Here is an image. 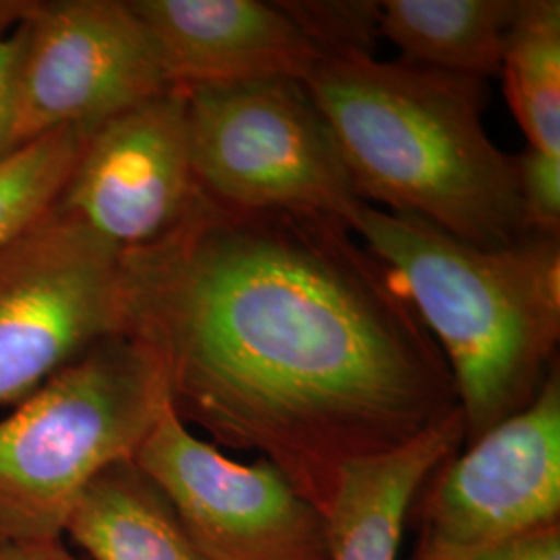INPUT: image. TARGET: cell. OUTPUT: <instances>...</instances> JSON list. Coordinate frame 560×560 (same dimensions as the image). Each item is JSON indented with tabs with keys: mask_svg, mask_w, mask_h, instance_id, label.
<instances>
[{
	"mask_svg": "<svg viewBox=\"0 0 560 560\" xmlns=\"http://www.w3.org/2000/svg\"><path fill=\"white\" fill-rule=\"evenodd\" d=\"M36 0H0V38L13 34Z\"/></svg>",
	"mask_w": 560,
	"mask_h": 560,
	"instance_id": "21",
	"label": "cell"
},
{
	"mask_svg": "<svg viewBox=\"0 0 560 560\" xmlns=\"http://www.w3.org/2000/svg\"><path fill=\"white\" fill-rule=\"evenodd\" d=\"M501 78L529 152L560 159V2L521 0Z\"/></svg>",
	"mask_w": 560,
	"mask_h": 560,
	"instance_id": "15",
	"label": "cell"
},
{
	"mask_svg": "<svg viewBox=\"0 0 560 560\" xmlns=\"http://www.w3.org/2000/svg\"><path fill=\"white\" fill-rule=\"evenodd\" d=\"M409 515V560H494L560 525L559 365L525 409L441 463Z\"/></svg>",
	"mask_w": 560,
	"mask_h": 560,
	"instance_id": "7",
	"label": "cell"
},
{
	"mask_svg": "<svg viewBox=\"0 0 560 560\" xmlns=\"http://www.w3.org/2000/svg\"><path fill=\"white\" fill-rule=\"evenodd\" d=\"M303 83L361 200L480 247L532 233L520 161L494 145L481 120L486 81L347 55L322 57Z\"/></svg>",
	"mask_w": 560,
	"mask_h": 560,
	"instance_id": "2",
	"label": "cell"
},
{
	"mask_svg": "<svg viewBox=\"0 0 560 560\" xmlns=\"http://www.w3.org/2000/svg\"><path fill=\"white\" fill-rule=\"evenodd\" d=\"M460 409L416 439L351 463L326 517V559L397 560L402 527L421 486L465 444Z\"/></svg>",
	"mask_w": 560,
	"mask_h": 560,
	"instance_id": "12",
	"label": "cell"
},
{
	"mask_svg": "<svg viewBox=\"0 0 560 560\" xmlns=\"http://www.w3.org/2000/svg\"><path fill=\"white\" fill-rule=\"evenodd\" d=\"M347 222L201 194L122 252L127 335L214 446L258 453L322 515L342 471L459 409L441 347Z\"/></svg>",
	"mask_w": 560,
	"mask_h": 560,
	"instance_id": "1",
	"label": "cell"
},
{
	"mask_svg": "<svg viewBox=\"0 0 560 560\" xmlns=\"http://www.w3.org/2000/svg\"><path fill=\"white\" fill-rule=\"evenodd\" d=\"M180 92L191 162L206 198L252 210L322 212L353 229L368 201L303 81H243Z\"/></svg>",
	"mask_w": 560,
	"mask_h": 560,
	"instance_id": "5",
	"label": "cell"
},
{
	"mask_svg": "<svg viewBox=\"0 0 560 560\" xmlns=\"http://www.w3.org/2000/svg\"><path fill=\"white\" fill-rule=\"evenodd\" d=\"M20 50L18 30L0 38V159L9 154V129H11V90L15 60Z\"/></svg>",
	"mask_w": 560,
	"mask_h": 560,
	"instance_id": "18",
	"label": "cell"
},
{
	"mask_svg": "<svg viewBox=\"0 0 560 560\" xmlns=\"http://www.w3.org/2000/svg\"><path fill=\"white\" fill-rule=\"evenodd\" d=\"M320 57L374 52L381 36V2L368 0H280Z\"/></svg>",
	"mask_w": 560,
	"mask_h": 560,
	"instance_id": "17",
	"label": "cell"
},
{
	"mask_svg": "<svg viewBox=\"0 0 560 560\" xmlns=\"http://www.w3.org/2000/svg\"><path fill=\"white\" fill-rule=\"evenodd\" d=\"M92 129H59L0 159V247L50 212Z\"/></svg>",
	"mask_w": 560,
	"mask_h": 560,
	"instance_id": "16",
	"label": "cell"
},
{
	"mask_svg": "<svg viewBox=\"0 0 560 560\" xmlns=\"http://www.w3.org/2000/svg\"><path fill=\"white\" fill-rule=\"evenodd\" d=\"M200 196L185 96L171 90L90 131L57 206L133 252L175 231Z\"/></svg>",
	"mask_w": 560,
	"mask_h": 560,
	"instance_id": "10",
	"label": "cell"
},
{
	"mask_svg": "<svg viewBox=\"0 0 560 560\" xmlns=\"http://www.w3.org/2000/svg\"><path fill=\"white\" fill-rule=\"evenodd\" d=\"M0 560H85L75 555L65 541L42 544V546H21V548H0Z\"/></svg>",
	"mask_w": 560,
	"mask_h": 560,
	"instance_id": "20",
	"label": "cell"
},
{
	"mask_svg": "<svg viewBox=\"0 0 560 560\" xmlns=\"http://www.w3.org/2000/svg\"><path fill=\"white\" fill-rule=\"evenodd\" d=\"M18 38L9 152L173 90L129 0H36Z\"/></svg>",
	"mask_w": 560,
	"mask_h": 560,
	"instance_id": "8",
	"label": "cell"
},
{
	"mask_svg": "<svg viewBox=\"0 0 560 560\" xmlns=\"http://www.w3.org/2000/svg\"><path fill=\"white\" fill-rule=\"evenodd\" d=\"M171 405L161 361L131 335L98 340L0 420V548L65 541L85 488L131 460Z\"/></svg>",
	"mask_w": 560,
	"mask_h": 560,
	"instance_id": "4",
	"label": "cell"
},
{
	"mask_svg": "<svg viewBox=\"0 0 560 560\" xmlns=\"http://www.w3.org/2000/svg\"><path fill=\"white\" fill-rule=\"evenodd\" d=\"M521 0H386L381 36L400 62L474 80L501 78Z\"/></svg>",
	"mask_w": 560,
	"mask_h": 560,
	"instance_id": "14",
	"label": "cell"
},
{
	"mask_svg": "<svg viewBox=\"0 0 560 560\" xmlns=\"http://www.w3.org/2000/svg\"><path fill=\"white\" fill-rule=\"evenodd\" d=\"M173 90L243 81H305L322 59L279 2L129 0Z\"/></svg>",
	"mask_w": 560,
	"mask_h": 560,
	"instance_id": "11",
	"label": "cell"
},
{
	"mask_svg": "<svg viewBox=\"0 0 560 560\" xmlns=\"http://www.w3.org/2000/svg\"><path fill=\"white\" fill-rule=\"evenodd\" d=\"M133 463L210 560H328L326 517L266 459L240 463L168 405Z\"/></svg>",
	"mask_w": 560,
	"mask_h": 560,
	"instance_id": "9",
	"label": "cell"
},
{
	"mask_svg": "<svg viewBox=\"0 0 560 560\" xmlns=\"http://www.w3.org/2000/svg\"><path fill=\"white\" fill-rule=\"evenodd\" d=\"M127 335L122 252L55 206L0 247V405Z\"/></svg>",
	"mask_w": 560,
	"mask_h": 560,
	"instance_id": "6",
	"label": "cell"
},
{
	"mask_svg": "<svg viewBox=\"0 0 560 560\" xmlns=\"http://www.w3.org/2000/svg\"><path fill=\"white\" fill-rule=\"evenodd\" d=\"M494 560H560V525L520 541Z\"/></svg>",
	"mask_w": 560,
	"mask_h": 560,
	"instance_id": "19",
	"label": "cell"
},
{
	"mask_svg": "<svg viewBox=\"0 0 560 560\" xmlns=\"http://www.w3.org/2000/svg\"><path fill=\"white\" fill-rule=\"evenodd\" d=\"M67 538L85 560H210L133 459L108 467L85 488Z\"/></svg>",
	"mask_w": 560,
	"mask_h": 560,
	"instance_id": "13",
	"label": "cell"
},
{
	"mask_svg": "<svg viewBox=\"0 0 560 560\" xmlns=\"http://www.w3.org/2000/svg\"><path fill=\"white\" fill-rule=\"evenodd\" d=\"M353 233L400 280L441 347L465 418V444L520 413L559 365L560 240L501 247L365 203Z\"/></svg>",
	"mask_w": 560,
	"mask_h": 560,
	"instance_id": "3",
	"label": "cell"
}]
</instances>
